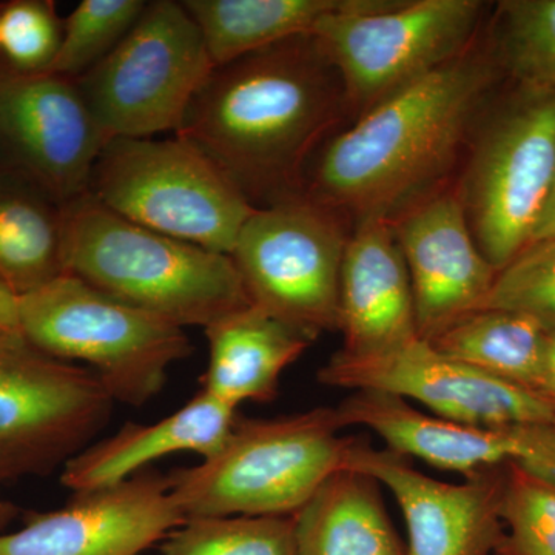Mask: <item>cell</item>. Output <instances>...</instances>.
<instances>
[{"label": "cell", "instance_id": "d590c367", "mask_svg": "<svg viewBox=\"0 0 555 555\" xmlns=\"http://www.w3.org/2000/svg\"><path fill=\"white\" fill-rule=\"evenodd\" d=\"M551 434H553L554 440H555V423L553 425H550Z\"/></svg>", "mask_w": 555, "mask_h": 555}, {"label": "cell", "instance_id": "7402d4cb", "mask_svg": "<svg viewBox=\"0 0 555 555\" xmlns=\"http://www.w3.org/2000/svg\"><path fill=\"white\" fill-rule=\"evenodd\" d=\"M62 273V204L22 171L0 170V280L22 297Z\"/></svg>", "mask_w": 555, "mask_h": 555}, {"label": "cell", "instance_id": "ffe728a7", "mask_svg": "<svg viewBox=\"0 0 555 555\" xmlns=\"http://www.w3.org/2000/svg\"><path fill=\"white\" fill-rule=\"evenodd\" d=\"M204 332L208 364L201 390L233 408L244 401H272L281 374L317 339L257 306L222 318Z\"/></svg>", "mask_w": 555, "mask_h": 555}, {"label": "cell", "instance_id": "4fadbf2b", "mask_svg": "<svg viewBox=\"0 0 555 555\" xmlns=\"http://www.w3.org/2000/svg\"><path fill=\"white\" fill-rule=\"evenodd\" d=\"M0 138L13 169L60 204L89 192L107 144L75 80L0 67Z\"/></svg>", "mask_w": 555, "mask_h": 555}, {"label": "cell", "instance_id": "30bf717a", "mask_svg": "<svg viewBox=\"0 0 555 555\" xmlns=\"http://www.w3.org/2000/svg\"><path fill=\"white\" fill-rule=\"evenodd\" d=\"M346 222L308 195L258 207L230 258L251 305L318 338L339 332Z\"/></svg>", "mask_w": 555, "mask_h": 555}, {"label": "cell", "instance_id": "d4e9b609", "mask_svg": "<svg viewBox=\"0 0 555 555\" xmlns=\"http://www.w3.org/2000/svg\"><path fill=\"white\" fill-rule=\"evenodd\" d=\"M495 43L500 67L528 89L555 91V0L500 3Z\"/></svg>", "mask_w": 555, "mask_h": 555}, {"label": "cell", "instance_id": "9c48e42d", "mask_svg": "<svg viewBox=\"0 0 555 555\" xmlns=\"http://www.w3.org/2000/svg\"><path fill=\"white\" fill-rule=\"evenodd\" d=\"M455 185L481 254L500 272L534 232L555 181V91L521 87L477 131Z\"/></svg>", "mask_w": 555, "mask_h": 555}, {"label": "cell", "instance_id": "3957f363", "mask_svg": "<svg viewBox=\"0 0 555 555\" xmlns=\"http://www.w3.org/2000/svg\"><path fill=\"white\" fill-rule=\"evenodd\" d=\"M62 269L182 328L254 306L229 255L134 224L90 193L62 204Z\"/></svg>", "mask_w": 555, "mask_h": 555}, {"label": "cell", "instance_id": "603a6c76", "mask_svg": "<svg viewBox=\"0 0 555 555\" xmlns=\"http://www.w3.org/2000/svg\"><path fill=\"white\" fill-rule=\"evenodd\" d=\"M347 0H184L198 25L215 68L268 49L283 40L310 35Z\"/></svg>", "mask_w": 555, "mask_h": 555}, {"label": "cell", "instance_id": "8fae6325", "mask_svg": "<svg viewBox=\"0 0 555 555\" xmlns=\"http://www.w3.org/2000/svg\"><path fill=\"white\" fill-rule=\"evenodd\" d=\"M113 403L89 367L47 356L21 332L0 335V486L64 467L107 425Z\"/></svg>", "mask_w": 555, "mask_h": 555}, {"label": "cell", "instance_id": "836d02e7", "mask_svg": "<svg viewBox=\"0 0 555 555\" xmlns=\"http://www.w3.org/2000/svg\"><path fill=\"white\" fill-rule=\"evenodd\" d=\"M16 513V506L10 503L9 500L2 499V495H0V534H2L3 528L13 520Z\"/></svg>", "mask_w": 555, "mask_h": 555}, {"label": "cell", "instance_id": "7a4b0ae2", "mask_svg": "<svg viewBox=\"0 0 555 555\" xmlns=\"http://www.w3.org/2000/svg\"><path fill=\"white\" fill-rule=\"evenodd\" d=\"M315 36H297L211 72L177 137L224 171L251 206L302 195L310 156L349 115Z\"/></svg>", "mask_w": 555, "mask_h": 555}, {"label": "cell", "instance_id": "83f0119b", "mask_svg": "<svg viewBox=\"0 0 555 555\" xmlns=\"http://www.w3.org/2000/svg\"><path fill=\"white\" fill-rule=\"evenodd\" d=\"M499 555H555V485L518 465L506 467Z\"/></svg>", "mask_w": 555, "mask_h": 555}, {"label": "cell", "instance_id": "4316f807", "mask_svg": "<svg viewBox=\"0 0 555 555\" xmlns=\"http://www.w3.org/2000/svg\"><path fill=\"white\" fill-rule=\"evenodd\" d=\"M145 7V0H82L64 21L60 51L46 73L79 79L119 46Z\"/></svg>", "mask_w": 555, "mask_h": 555}, {"label": "cell", "instance_id": "ac0fdd59", "mask_svg": "<svg viewBox=\"0 0 555 555\" xmlns=\"http://www.w3.org/2000/svg\"><path fill=\"white\" fill-rule=\"evenodd\" d=\"M339 353L350 358L385 356L420 339L411 278L387 222H363L350 232L339 278Z\"/></svg>", "mask_w": 555, "mask_h": 555}, {"label": "cell", "instance_id": "cb8c5ba5", "mask_svg": "<svg viewBox=\"0 0 555 555\" xmlns=\"http://www.w3.org/2000/svg\"><path fill=\"white\" fill-rule=\"evenodd\" d=\"M547 331V324L526 313L480 309L427 343L443 356L542 396Z\"/></svg>", "mask_w": 555, "mask_h": 555}, {"label": "cell", "instance_id": "d6a6232c", "mask_svg": "<svg viewBox=\"0 0 555 555\" xmlns=\"http://www.w3.org/2000/svg\"><path fill=\"white\" fill-rule=\"evenodd\" d=\"M542 396L555 403V326L550 327V331H547Z\"/></svg>", "mask_w": 555, "mask_h": 555}, {"label": "cell", "instance_id": "1f68e13d", "mask_svg": "<svg viewBox=\"0 0 555 555\" xmlns=\"http://www.w3.org/2000/svg\"><path fill=\"white\" fill-rule=\"evenodd\" d=\"M551 240H555V181L553 190H551L550 193V198H547L546 206L543 208L542 215H540L539 222H537L529 244Z\"/></svg>", "mask_w": 555, "mask_h": 555}, {"label": "cell", "instance_id": "52a82bcc", "mask_svg": "<svg viewBox=\"0 0 555 555\" xmlns=\"http://www.w3.org/2000/svg\"><path fill=\"white\" fill-rule=\"evenodd\" d=\"M483 10L478 0H347L312 35L358 118L473 49Z\"/></svg>", "mask_w": 555, "mask_h": 555}, {"label": "cell", "instance_id": "9a60e30c", "mask_svg": "<svg viewBox=\"0 0 555 555\" xmlns=\"http://www.w3.org/2000/svg\"><path fill=\"white\" fill-rule=\"evenodd\" d=\"M346 467L374 478L397 500L406 521V555H492L502 545L507 466L448 483L420 473L406 456L356 438Z\"/></svg>", "mask_w": 555, "mask_h": 555}, {"label": "cell", "instance_id": "277c9868", "mask_svg": "<svg viewBox=\"0 0 555 555\" xmlns=\"http://www.w3.org/2000/svg\"><path fill=\"white\" fill-rule=\"evenodd\" d=\"M337 408L278 418L238 415L225 443L199 465L170 474L182 516H295L328 477L345 469L356 438Z\"/></svg>", "mask_w": 555, "mask_h": 555}, {"label": "cell", "instance_id": "8992f818", "mask_svg": "<svg viewBox=\"0 0 555 555\" xmlns=\"http://www.w3.org/2000/svg\"><path fill=\"white\" fill-rule=\"evenodd\" d=\"M87 193L134 224L229 257L258 208L214 160L177 134L107 142Z\"/></svg>", "mask_w": 555, "mask_h": 555}, {"label": "cell", "instance_id": "2e32d148", "mask_svg": "<svg viewBox=\"0 0 555 555\" xmlns=\"http://www.w3.org/2000/svg\"><path fill=\"white\" fill-rule=\"evenodd\" d=\"M184 521L170 477L139 473L2 532L0 555H142Z\"/></svg>", "mask_w": 555, "mask_h": 555}, {"label": "cell", "instance_id": "5bb4252c", "mask_svg": "<svg viewBox=\"0 0 555 555\" xmlns=\"http://www.w3.org/2000/svg\"><path fill=\"white\" fill-rule=\"evenodd\" d=\"M343 426H364L386 449L465 478L509 465L555 485V440L550 425L476 426L420 411L403 398L358 390L337 408Z\"/></svg>", "mask_w": 555, "mask_h": 555}, {"label": "cell", "instance_id": "4dcf8cb0", "mask_svg": "<svg viewBox=\"0 0 555 555\" xmlns=\"http://www.w3.org/2000/svg\"><path fill=\"white\" fill-rule=\"evenodd\" d=\"M21 332L20 297L0 280V335Z\"/></svg>", "mask_w": 555, "mask_h": 555}, {"label": "cell", "instance_id": "6da1fadb", "mask_svg": "<svg viewBox=\"0 0 555 555\" xmlns=\"http://www.w3.org/2000/svg\"><path fill=\"white\" fill-rule=\"evenodd\" d=\"M500 72L494 51L476 43L390 94L328 139L305 195L352 229L367 221L392 224L449 188Z\"/></svg>", "mask_w": 555, "mask_h": 555}, {"label": "cell", "instance_id": "d6986e66", "mask_svg": "<svg viewBox=\"0 0 555 555\" xmlns=\"http://www.w3.org/2000/svg\"><path fill=\"white\" fill-rule=\"evenodd\" d=\"M238 418L236 408L199 390L185 406L153 425L127 423L62 467L61 483L80 492L122 483L167 455L193 452L208 459L225 443Z\"/></svg>", "mask_w": 555, "mask_h": 555}, {"label": "cell", "instance_id": "f1b7e54d", "mask_svg": "<svg viewBox=\"0 0 555 555\" xmlns=\"http://www.w3.org/2000/svg\"><path fill=\"white\" fill-rule=\"evenodd\" d=\"M62 33L64 21L51 0L0 3V54L14 72L46 73L60 51Z\"/></svg>", "mask_w": 555, "mask_h": 555}, {"label": "cell", "instance_id": "5b68a950", "mask_svg": "<svg viewBox=\"0 0 555 555\" xmlns=\"http://www.w3.org/2000/svg\"><path fill=\"white\" fill-rule=\"evenodd\" d=\"M21 334L57 360L82 361L109 397L144 406L192 353L184 328L62 273L20 297Z\"/></svg>", "mask_w": 555, "mask_h": 555}, {"label": "cell", "instance_id": "e575fe53", "mask_svg": "<svg viewBox=\"0 0 555 555\" xmlns=\"http://www.w3.org/2000/svg\"><path fill=\"white\" fill-rule=\"evenodd\" d=\"M13 169L11 166L9 153H7L5 145H3L2 138H0V170Z\"/></svg>", "mask_w": 555, "mask_h": 555}, {"label": "cell", "instance_id": "ba28073f", "mask_svg": "<svg viewBox=\"0 0 555 555\" xmlns=\"http://www.w3.org/2000/svg\"><path fill=\"white\" fill-rule=\"evenodd\" d=\"M214 69L182 2L153 0L119 46L75 82L109 142L177 133Z\"/></svg>", "mask_w": 555, "mask_h": 555}, {"label": "cell", "instance_id": "484cf974", "mask_svg": "<svg viewBox=\"0 0 555 555\" xmlns=\"http://www.w3.org/2000/svg\"><path fill=\"white\" fill-rule=\"evenodd\" d=\"M160 555H297L295 516L188 518Z\"/></svg>", "mask_w": 555, "mask_h": 555}, {"label": "cell", "instance_id": "7c38bea8", "mask_svg": "<svg viewBox=\"0 0 555 555\" xmlns=\"http://www.w3.org/2000/svg\"><path fill=\"white\" fill-rule=\"evenodd\" d=\"M318 379L353 392L390 393L465 425L555 423V403L546 397L443 356L425 339L378 357L350 358L337 352L320 369Z\"/></svg>", "mask_w": 555, "mask_h": 555}, {"label": "cell", "instance_id": "44dd1931", "mask_svg": "<svg viewBox=\"0 0 555 555\" xmlns=\"http://www.w3.org/2000/svg\"><path fill=\"white\" fill-rule=\"evenodd\" d=\"M366 474L341 469L295 514L297 555H406Z\"/></svg>", "mask_w": 555, "mask_h": 555}, {"label": "cell", "instance_id": "f546056e", "mask_svg": "<svg viewBox=\"0 0 555 555\" xmlns=\"http://www.w3.org/2000/svg\"><path fill=\"white\" fill-rule=\"evenodd\" d=\"M480 309L514 310L555 326V240L529 244L496 272Z\"/></svg>", "mask_w": 555, "mask_h": 555}, {"label": "cell", "instance_id": "e0dca14e", "mask_svg": "<svg viewBox=\"0 0 555 555\" xmlns=\"http://www.w3.org/2000/svg\"><path fill=\"white\" fill-rule=\"evenodd\" d=\"M390 225L411 278L420 339L429 341L480 309L496 270L477 246L455 188L441 190Z\"/></svg>", "mask_w": 555, "mask_h": 555}]
</instances>
